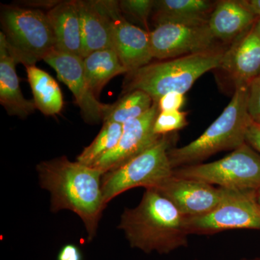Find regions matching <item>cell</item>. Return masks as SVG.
Masks as SVG:
<instances>
[{
    "mask_svg": "<svg viewBox=\"0 0 260 260\" xmlns=\"http://www.w3.org/2000/svg\"><path fill=\"white\" fill-rule=\"evenodd\" d=\"M37 172L41 187L50 194L51 211L68 210L76 214L83 221L88 242H92L107 205L102 188L104 173L71 161L65 155L43 160L37 166Z\"/></svg>",
    "mask_w": 260,
    "mask_h": 260,
    "instance_id": "6da1fadb",
    "label": "cell"
},
{
    "mask_svg": "<svg viewBox=\"0 0 260 260\" xmlns=\"http://www.w3.org/2000/svg\"><path fill=\"white\" fill-rule=\"evenodd\" d=\"M186 220L160 191L146 189L138 206L124 209L118 229L132 248L167 254L188 246Z\"/></svg>",
    "mask_w": 260,
    "mask_h": 260,
    "instance_id": "7a4b0ae2",
    "label": "cell"
},
{
    "mask_svg": "<svg viewBox=\"0 0 260 260\" xmlns=\"http://www.w3.org/2000/svg\"><path fill=\"white\" fill-rule=\"evenodd\" d=\"M225 50H212L152 63L126 74L122 93L143 90L153 102L171 92L185 94L202 75L218 69Z\"/></svg>",
    "mask_w": 260,
    "mask_h": 260,
    "instance_id": "3957f363",
    "label": "cell"
},
{
    "mask_svg": "<svg viewBox=\"0 0 260 260\" xmlns=\"http://www.w3.org/2000/svg\"><path fill=\"white\" fill-rule=\"evenodd\" d=\"M249 86L235 88L232 100L222 114L199 138L181 148H171L173 169L197 164L218 152L234 150L246 143L252 119L248 112Z\"/></svg>",
    "mask_w": 260,
    "mask_h": 260,
    "instance_id": "277c9868",
    "label": "cell"
},
{
    "mask_svg": "<svg viewBox=\"0 0 260 260\" xmlns=\"http://www.w3.org/2000/svg\"><path fill=\"white\" fill-rule=\"evenodd\" d=\"M0 20L10 53L25 68L35 66L55 49L52 29L42 9L2 5Z\"/></svg>",
    "mask_w": 260,
    "mask_h": 260,
    "instance_id": "5b68a950",
    "label": "cell"
},
{
    "mask_svg": "<svg viewBox=\"0 0 260 260\" xmlns=\"http://www.w3.org/2000/svg\"><path fill=\"white\" fill-rule=\"evenodd\" d=\"M173 137L162 135L160 139L120 167L104 173L102 188L104 201L108 205L114 198L135 187L158 189L173 176L169 151Z\"/></svg>",
    "mask_w": 260,
    "mask_h": 260,
    "instance_id": "8992f818",
    "label": "cell"
},
{
    "mask_svg": "<svg viewBox=\"0 0 260 260\" xmlns=\"http://www.w3.org/2000/svg\"><path fill=\"white\" fill-rule=\"evenodd\" d=\"M173 176L229 190L256 191L260 189V154L245 143L216 161L174 169Z\"/></svg>",
    "mask_w": 260,
    "mask_h": 260,
    "instance_id": "52a82bcc",
    "label": "cell"
},
{
    "mask_svg": "<svg viewBox=\"0 0 260 260\" xmlns=\"http://www.w3.org/2000/svg\"><path fill=\"white\" fill-rule=\"evenodd\" d=\"M255 191L226 189L220 204L202 216L186 218L189 235H213L237 229L260 230V206Z\"/></svg>",
    "mask_w": 260,
    "mask_h": 260,
    "instance_id": "ba28073f",
    "label": "cell"
},
{
    "mask_svg": "<svg viewBox=\"0 0 260 260\" xmlns=\"http://www.w3.org/2000/svg\"><path fill=\"white\" fill-rule=\"evenodd\" d=\"M149 35L153 57L160 60L215 49V39L208 23L198 25L161 24L156 25Z\"/></svg>",
    "mask_w": 260,
    "mask_h": 260,
    "instance_id": "9c48e42d",
    "label": "cell"
},
{
    "mask_svg": "<svg viewBox=\"0 0 260 260\" xmlns=\"http://www.w3.org/2000/svg\"><path fill=\"white\" fill-rule=\"evenodd\" d=\"M101 3L110 18L113 49L127 70V74L150 64L153 59L150 32L124 18L119 1L101 0Z\"/></svg>",
    "mask_w": 260,
    "mask_h": 260,
    "instance_id": "30bf717a",
    "label": "cell"
},
{
    "mask_svg": "<svg viewBox=\"0 0 260 260\" xmlns=\"http://www.w3.org/2000/svg\"><path fill=\"white\" fill-rule=\"evenodd\" d=\"M44 61L55 70L59 80L73 93L84 120L88 124L104 120L109 104L99 102L92 91L85 77L83 58L54 49Z\"/></svg>",
    "mask_w": 260,
    "mask_h": 260,
    "instance_id": "8fae6325",
    "label": "cell"
},
{
    "mask_svg": "<svg viewBox=\"0 0 260 260\" xmlns=\"http://www.w3.org/2000/svg\"><path fill=\"white\" fill-rule=\"evenodd\" d=\"M159 112L158 103L153 102L150 110L143 116L124 123L122 134L115 148L99 159L91 167L104 174L120 167L155 144L161 137L153 132Z\"/></svg>",
    "mask_w": 260,
    "mask_h": 260,
    "instance_id": "7c38bea8",
    "label": "cell"
},
{
    "mask_svg": "<svg viewBox=\"0 0 260 260\" xmlns=\"http://www.w3.org/2000/svg\"><path fill=\"white\" fill-rule=\"evenodd\" d=\"M157 190L175 205L186 218L202 216L215 209L226 189L208 183L172 176Z\"/></svg>",
    "mask_w": 260,
    "mask_h": 260,
    "instance_id": "4fadbf2b",
    "label": "cell"
},
{
    "mask_svg": "<svg viewBox=\"0 0 260 260\" xmlns=\"http://www.w3.org/2000/svg\"><path fill=\"white\" fill-rule=\"evenodd\" d=\"M252 26L233 41L218 68L232 80L235 88L249 86L260 74V39Z\"/></svg>",
    "mask_w": 260,
    "mask_h": 260,
    "instance_id": "5bb4252c",
    "label": "cell"
},
{
    "mask_svg": "<svg viewBox=\"0 0 260 260\" xmlns=\"http://www.w3.org/2000/svg\"><path fill=\"white\" fill-rule=\"evenodd\" d=\"M56 50L84 58L83 39L77 0L59 1L47 13Z\"/></svg>",
    "mask_w": 260,
    "mask_h": 260,
    "instance_id": "9a60e30c",
    "label": "cell"
},
{
    "mask_svg": "<svg viewBox=\"0 0 260 260\" xmlns=\"http://www.w3.org/2000/svg\"><path fill=\"white\" fill-rule=\"evenodd\" d=\"M18 64L0 32V104L8 114L25 119L35 112L34 100L24 97L16 72Z\"/></svg>",
    "mask_w": 260,
    "mask_h": 260,
    "instance_id": "2e32d148",
    "label": "cell"
},
{
    "mask_svg": "<svg viewBox=\"0 0 260 260\" xmlns=\"http://www.w3.org/2000/svg\"><path fill=\"white\" fill-rule=\"evenodd\" d=\"M77 3L81 25L84 58L94 51L113 49L110 18L103 8L101 0H77Z\"/></svg>",
    "mask_w": 260,
    "mask_h": 260,
    "instance_id": "e0dca14e",
    "label": "cell"
},
{
    "mask_svg": "<svg viewBox=\"0 0 260 260\" xmlns=\"http://www.w3.org/2000/svg\"><path fill=\"white\" fill-rule=\"evenodd\" d=\"M257 18L242 2L222 0L216 3L208 24L215 39L229 42L252 26Z\"/></svg>",
    "mask_w": 260,
    "mask_h": 260,
    "instance_id": "ac0fdd59",
    "label": "cell"
},
{
    "mask_svg": "<svg viewBox=\"0 0 260 260\" xmlns=\"http://www.w3.org/2000/svg\"><path fill=\"white\" fill-rule=\"evenodd\" d=\"M216 3L208 0H156L153 19L161 24L198 25L207 24Z\"/></svg>",
    "mask_w": 260,
    "mask_h": 260,
    "instance_id": "d6986e66",
    "label": "cell"
},
{
    "mask_svg": "<svg viewBox=\"0 0 260 260\" xmlns=\"http://www.w3.org/2000/svg\"><path fill=\"white\" fill-rule=\"evenodd\" d=\"M85 77L97 99L112 78L127 74L114 49H105L90 53L83 59Z\"/></svg>",
    "mask_w": 260,
    "mask_h": 260,
    "instance_id": "ffe728a7",
    "label": "cell"
},
{
    "mask_svg": "<svg viewBox=\"0 0 260 260\" xmlns=\"http://www.w3.org/2000/svg\"><path fill=\"white\" fill-rule=\"evenodd\" d=\"M36 108L45 116H56L62 110L64 101L57 82L37 66L25 68Z\"/></svg>",
    "mask_w": 260,
    "mask_h": 260,
    "instance_id": "44dd1931",
    "label": "cell"
},
{
    "mask_svg": "<svg viewBox=\"0 0 260 260\" xmlns=\"http://www.w3.org/2000/svg\"><path fill=\"white\" fill-rule=\"evenodd\" d=\"M153 104L152 98L140 90H135L124 94L112 105H109L104 114V122L119 123L137 119L150 110Z\"/></svg>",
    "mask_w": 260,
    "mask_h": 260,
    "instance_id": "7402d4cb",
    "label": "cell"
},
{
    "mask_svg": "<svg viewBox=\"0 0 260 260\" xmlns=\"http://www.w3.org/2000/svg\"><path fill=\"white\" fill-rule=\"evenodd\" d=\"M123 124L106 121L102 129L88 146L85 147L77 158V161L84 165L93 167L99 159L115 148L121 134Z\"/></svg>",
    "mask_w": 260,
    "mask_h": 260,
    "instance_id": "603a6c76",
    "label": "cell"
},
{
    "mask_svg": "<svg viewBox=\"0 0 260 260\" xmlns=\"http://www.w3.org/2000/svg\"><path fill=\"white\" fill-rule=\"evenodd\" d=\"M186 115L187 113L181 111L159 112L153 126L154 133L162 136L183 129L188 124Z\"/></svg>",
    "mask_w": 260,
    "mask_h": 260,
    "instance_id": "cb8c5ba5",
    "label": "cell"
},
{
    "mask_svg": "<svg viewBox=\"0 0 260 260\" xmlns=\"http://www.w3.org/2000/svg\"><path fill=\"white\" fill-rule=\"evenodd\" d=\"M119 8L123 15H128L139 22L148 32V18L153 12V0H121Z\"/></svg>",
    "mask_w": 260,
    "mask_h": 260,
    "instance_id": "d4e9b609",
    "label": "cell"
},
{
    "mask_svg": "<svg viewBox=\"0 0 260 260\" xmlns=\"http://www.w3.org/2000/svg\"><path fill=\"white\" fill-rule=\"evenodd\" d=\"M248 112L252 121L260 117V74L249 85Z\"/></svg>",
    "mask_w": 260,
    "mask_h": 260,
    "instance_id": "484cf974",
    "label": "cell"
},
{
    "mask_svg": "<svg viewBox=\"0 0 260 260\" xmlns=\"http://www.w3.org/2000/svg\"><path fill=\"white\" fill-rule=\"evenodd\" d=\"M185 102L184 94L171 92L166 94L158 102V107L160 112H172L180 111Z\"/></svg>",
    "mask_w": 260,
    "mask_h": 260,
    "instance_id": "4316f807",
    "label": "cell"
},
{
    "mask_svg": "<svg viewBox=\"0 0 260 260\" xmlns=\"http://www.w3.org/2000/svg\"><path fill=\"white\" fill-rule=\"evenodd\" d=\"M57 260H83L81 251L73 244H65L58 253Z\"/></svg>",
    "mask_w": 260,
    "mask_h": 260,
    "instance_id": "83f0119b",
    "label": "cell"
},
{
    "mask_svg": "<svg viewBox=\"0 0 260 260\" xmlns=\"http://www.w3.org/2000/svg\"><path fill=\"white\" fill-rule=\"evenodd\" d=\"M246 143L260 154V129L253 121L246 132Z\"/></svg>",
    "mask_w": 260,
    "mask_h": 260,
    "instance_id": "f1b7e54d",
    "label": "cell"
},
{
    "mask_svg": "<svg viewBox=\"0 0 260 260\" xmlns=\"http://www.w3.org/2000/svg\"><path fill=\"white\" fill-rule=\"evenodd\" d=\"M242 3L257 18H260V0H242Z\"/></svg>",
    "mask_w": 260,
    "mask_h": 260,
    "instance_id": "f546056e",
    "label": "cell"
},
{
    "mask_svg": "<svg viewBox=\"0 0 260 260\" xmlns=\"http://www.w3.org/2000/svg\"><path fill=\"white\" fill-rule=\"evenodd\" d=\"M252 28L254 34H255L260 39V18H258L257 20H256L255 23L253 25Z\"/></svg>",
    "mask_w": 260,
    "mask_h": 260,
    "instance_id": "4dcf8cb0",
    "label": "cell"
},
{
    "mask_svg": "<svg viewBox=\"0 0 260 260\" xmlns=\"http://www.w3.org/2000/svg\"><path fill=\"white\" fill-rule=\"evenodd\" d=\"M253 123L255 124L256 126H257L260 129V117L256 118V119L253 120Z\"/></svg>",
    "mask_w": 260,
    "mask_h": 260,
    "instance_id": "1f68e13d",
    "label": "cell"
},
{
    "mask_svg": "<svg viewBox=\"0 0 260 260\" xmlns=\"http://www.w3.org/2000/svg\"><path fill=\"white\" fill-rule=\"evenodd\" d=\"M256 201H257L258 204H259V205L260 206V189H259V190L256 191Z\"/></svg>",
    "mask_w": 260,
    "mask_h": 260,
    "instance_id": "d6a6232c",
    "label": "cell"
},
{
    "mask_svg": "<svg viewBox=\"0 0 260 260\" xmlns=\"http://www.w3.org/2000/svg\"><path fill=\"white\" fill-rule=\"evenodd\" d=\"M239 260H260V257L242 258V259Z\"/></svg>",
    "mask_w": 260,
    "mask_h": 260,
    "instance_id": "836d02e7",
    "label": "cell"
}]
</instances>
